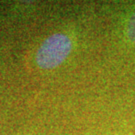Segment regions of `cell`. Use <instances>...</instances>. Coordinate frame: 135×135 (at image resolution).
Instances as JSON below:
<instances>
[{"label": "cell", "mask_w": 135, "mask_h": 135, "mask_svg": "<svg viewBox=\"0 0 135 135\" xmlns=\"http://www.w3.org/2000/svg\"><path fill=\"white\" fill-rule=\"evenodd\" d=\"M73 42L67 34L55 33L41 43L35 56L38 67L49 70L62 64L71 53Z\"/></svg>", "instance_id": "cell-1"}, {"label": "cell", "mask_w": 135, "mask_h": 135, "mask_svg": "<svg viewBox=\"0 0 135 135\" xmlns=\"http://www.w3.org/2000/svg\"><path fill=\"white\" fill-rule=\"evenodd\" d=\"M125 33L128 40L135 44V9L131 12L125 24Z\"/></svg>", "instance_id": "cell-2"}]
</instances>
